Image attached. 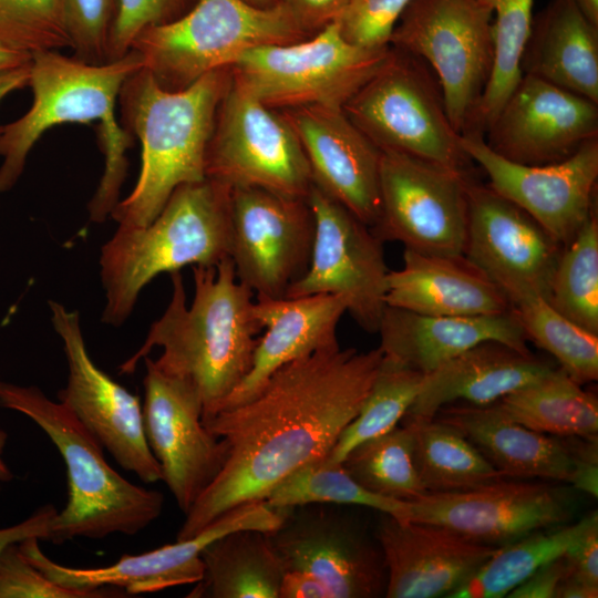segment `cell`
I'll return each instance as SVG.
<instances>
[{
	"mask_svg": "<svg viewBox=\"0 0 598 598\" xmlns=\"http://www.w3.org/2000/svg\"><path fill=\"white\" fill-rule=\"evenodd\" d=\"M382 358L379 347L315 352L278 369L251 399L204 421L224 443L225 462L185 514L176 540L239 505L264 501L287 477L326 457L360 411Z\"/></svg>",
	"mask_w": 598,
	"mask_h": 598,
	"instance_id": "cell-1",
	"label": "cell"
},
{
	"mask_svg": "<svg viewBox=\"0 0 598 598\" xmlns=\"http://www.w3.org/2000/svg\"><path fill=\"white\" fill-rule=\"evenodd\" d=\"M169 275L172 296L165 311L118 373H133L140 360L162 348L154 363L196 388L204 422L224 406L249 372L262 328L254 315V293L237 279L230 258L216 266H193L190 306L181 272Z\"/></svg>",
	"mask_w": 598,
	"mask_h": 598,
	"instance_id": "cell-2",
	"label": "cell"
},
{
	"mask_svg": "<svg viewBox=\"0 0 598 598\" xmlns=\"http://www.w3.org/2000/svg\"><path fill=\"white\" fill-rule=\"evenodd\" d=\"M142 68L143 60L133 49L100 65L59 51L33 54L28 83L33 93L32 105L20 118L0 125V194L16 185L30 151L44 132L64 123L99 121L105 165L89 203V214L92 221H104L120 202L128 166L125 152L133 141L117 122L115 109L122 85Z\"/></svg>",
	"mask_w": 598,
	"mask_h": 598,
	"instance_id": "cell-3",
	"label": "cell"
},
{
	"mask_svg": "<svg viewBox=\"0 0 598 598\" xmlns=\"http://www.w3.org/2000/svg\"><path fill=\"white\" fill-rule=\"evenodd\" d=\"M230 83V68L179 91L162 89L144 68L127 78L117 102L123 127L141 142L142 166L131 194L110 215L118 226H147L177 187L206 178L208 143Z\"/></svg>",
	"mask_w": 598,
	"mask_h": 598,
	"instance_id": "cell-4",
	"label": "cell"
},
{
	"mask_svg": "<svg viewBox=\"0 0 598 598\" xmlns=\"http://www.w3.org/2000/svg\"><path fill=\"white\" fill-rule=\"evenodd\" d=\"M230 194L231 188L209 178L184 184L147 226L117 227L100 256L104 323L121 326L158 275L230 258Z\"/></svg>",
	"mask_w": 598,
	"mask_h": 598,
	"instance_id": "cell-5",
	"label": "cell"
},
{
	"mask_svg": "<svg viewBox=\"0 0 598 598\" xmlns=\"http://www.w3.org/2000/svg\"><path fill=\"white\" fill-rule=\"evenodd\" d=\"M0 405L31 419L65 464L68 501L55 515L49 542L135 535L158 518L163 494L133 484L111 467L100 442L60 401L37 386L0 382Z\"/></svg>",
	"mask_w": 598,
	"mask_h": 598,
	"instance_id": "cell-6",
	"label": "cell"
},
{
	"mask_svg": "<svg viewBox=\"0 0 598 598\" xmlns=\"http://www.w3.org/2000/svg\"><path fill=\"white\" fill-rule=\"evenodd\" d=\"M312 35L283 1L259 8L244 0H197L176 20L144 29L131 49L162 89L179 91L208 72L230 68L250 49Z\"/></svg>",
	"mask_w": 598,
	"mask_h": 598,
	"instance_id": "cell-7",
	"label": "cell"
},
{
	"mask_svg": "<svg viewBox=\"0 0 598 598\" xmlns=\"http://www.w3.org/2000/svg\"><path fill=\"white\" fill-rule=\"evenodd\" d=\"M342 110L382 152L470 172L473 162L451 124L440 83L414 55L390 47L382 65Z\"/></svg>",
	"mask_w": 598,
	"mask_h": 598,
	"instance_id": "cell-8",
	"label": "cell"
},
{
	"mask_svg": "<svg viewBox=\"0 0 598 598\" xmlns=\"http://www.w3.org/2000/svg\"><path fill=\"white\" fill-rule=\"evenodd\" d=\"M389 51L350 43L333 21L303 41L250 49L230 70L233 80L268 107L343 109Z\"/></svg>",
	"mask_w": 598,
	"mask_h": 598,
	"instance_id": "cell-9",
	"label": "cell"
},
{
	"mask_svg": "<svg viewBox=\"0 0 598 598\" xmlns=\"http://www.w3.org/2000/svg\"><path fill=\"white\" fill-rule=\"evenodd\" d=\"M389 47L430 66L452 126L465 134L493 69L491 10L477 0H412L398 20Z\"/></svg>",
	"mask_w": 598,
	"mask_h": 598,
	"instance_id": "cell-10",
	"label": "cell"
},
{
	"mask_svg": "<svg viewBox=\"0 0 598 598\" xmlns=\"http://www.w3.org/2000/svg\"><path fill=\"white\" fill-rule=\"evenodd\" d=\"M206 178L229 188L258 187L307 198L310 166L295 130L281 111L231 83L215 118L206 152Z\"/></svg>",
	"mask_w": 598,
	"mask_h": 598,
	"instance_id": "cell-11",
	"label": "cell"
},
{
	"mask_svg": "<svg viewBox=\"0 0 598 598\" xmlns=\"http://www.w3.org/2000/svg\"><path fill=\"white\" fill-rule=\"evenodd\" d=\"M471 172L384 151L380 163V216L373 233L424 255L463 257Z\"/></svg>",
	"mask_w": 598,
	"mask_h": 598,
	"instance_id": "cell-12",
	"label": "cell"
},
{
	"mask_svg": "<svg viewBox=\"0 0 598 598\" xmlns=\"http://www.w3.org/2000/svg\"><path fill=\"white\" fill-rule=\"evenodd\" d=\"M315 238L307 271L286 297L341 296L347 312L367 332L377 333L385 303L389 269L383 241L348 208L312 184L307 196Z\"/></svg>",
	"mask_w": 598,
	"mask_h": 598,
	"instance_id": "cell-13",
	"label": "cell"
},
{
	"mask_svg": "<svg viewBox=\"0 0 598 598\" xmlns=\"http://www.w3.org/2000/svg\"><path fill=\"white\" fill-rule=\"evenodd\" d=\"M230 212V259L237 279L256 298L286 297L311 258L315 218L308 199L236 187Z\"/></svg>",
	"mask_w": 598,
	"mask_h": 598,
	"instance_id": "cell-14",
	"label": "cell"
},
{
	"mask_svg": "<svg viewBox=\"0 0 598 598\" xmlns=\"http://www.w3.org/2000/svg\"><path fill=\"white\" fill-rule=\"evenodd\" d=\"M286 508H275L265 501L246 503L225 513L190 538L176 540L138 555H123L109 566L79 568L55 563L40 548V539L18 544L23 556L52 581L72 589L115 587L127 595L156 592L171 587L194 585L204 574L203 549L217 538L241 529L265 533L283 520Z\"/></svg>",
	"mask_w": 598,
	"mask_h": 598,
	"instance_id": "cell-15",
	"label": "cell"
},
{
	"mask_svg": "<svg viewBox=\"0 0 598 598\" xmlns=\"http://www.w3.org/2000/svg\"><path fill=\"white\" fill-rule=\"evenodd\" d=\"M267 535L283 571L317 578L332 598L385 595L386 569L380 546L328 503L287 508L282 523Z\"/></svg>",
	"mask_w": 598,
	"mask_h": 598,
	"instance_id": "cell-16",
	"label": "cell"
},
{
	"mask_svg": "<svg viewBox=\"0 0 598 598\" xmlns=\"http://www.w3.org/2000/svg\"><path fill=\"white\" fill-rule=\"evenodd\" d=\"M49 307L69 365L66 386L59 392L60 402L124 470L144 483L162 481L161 466L145 435L138 396L93 362L83 339L79 313L51 300Z\"/></svg>",
	"mask_w": 598,
	"mask_h": 598,
	"instance_id": "cell-17",
	"label": "cell"
},
{
	"mask_svg": "<svg viewBox=\"0 0 598 598\" xmlns=\"http://www.w3.org/2000/svg\"><path fill=\"white\" fill-rule=\"evenodd\" d=\"M144 429L147 443L179 509L186 514L220 472L225 445L203 422V402L187 380L145 357Z\"/></svg>",
	"mask_w": 598,
	"mask_h": 598,
	"instance_id": "cell-18",
	"label": "cell"
},
{
	"mask_svg": "<svg viewBox=\"0 0 598 598\" xmlns=\"http://www.w3.org/2000/svg\"><path fill=\"white\" fill-rule=\"evenodd\" d=\"M575 501L548 483L501 481L410 501L408 520L447 528L478 544L502 547L533 532L566 524Z\"/></svg>",
	"mask_w": 598,
	"mask_h": 598,
	"instance_id": "cell-19",
	"label": "cell"
},
{
	"mask_svg": "<svg viewBox=\"0 0 598 598\" xmlns=\"http://www.w3.org/2000/svg\"><path fill=\"white\" fill-rule=\"evenodd\" d=\"M460 144L486 173L489 187L525 210L563 247L597 208L598 137L547 165L511 162L493 152L483 136L461 135Z\"/></svg>",
	"mask_w": 598,
	"mask_h": 598,
	"instance_id": "cell-20",
	"label": "cell"
},
{
	"mask_svg": "<svg viewBox=\"0 0 598 598\" xmlns=\"http://www.w3.org/2000/svg\"><path fill=\"white\" fill-rule=\"evenodd\" d=\"M467 209L463 257L502 291L529 289L548 301L564 247L525 210L474 178Z\"/></svg>",
	"mask_w": 598,
	"mask_h": 598,
	"instance_id": "cell-21",
	"label": "cell"
},
{
	"mask_svg": "<svg viewBox=\"0 0 598 598\" xmlns=\"http://www.w3.org/2000/svg\"><path fill=\"white\" fill-rule=\"evenodd\" d=\"M598 137V103L537 76L523 74L483 138L499 156L522 165L564 161Z\"/></svg>",
	"mask_w": 598,
	"mask_h": 598,
	"instance_id": "cell-22",
	"label": "cell"
},
{
	"mask_svg": "<svg viewBox=\"0 0 598 598\" xmlns=\"http://www.w3.org/2000/svg\"><path fill=\"white\" fill-rule=\"evenodd\" d=\"M281 112L300 140L313 185L372 229L380 216L382 151L342 109L312 105Z\"/></svg>",
	"mask_w": 598,
	"mask_h": 598,
	"instance_id": "cell-23",
	"label": "cell"
},
{
	"mask_svg": "<svg viewBox=\"0 0 598 598\" xmlns=\"http://www.w3.org/2000/svg\"><path fill=\"white\" fill-rule=\"evenodd\" d=\"M375 537L386 569L388 598L450 597L498 548L441 526L386 514Z\"/></svg>",
	"mask_w": 598,
	"mask_h": 598,
	"instance_id": "cell-24",
	"label": "cell"
},
{
	"mask_svg": "<svg viewBox=\"0 0 598 598\" xmlns=\"http://www.w3.org/2000/svg\"><path fill=\"white\" fill-rule=\"evenodd\" d=\"M346 312L347 302L338 295L256 298L254 315L265 333L258 338L249 372L221 409L251 399L287 363L340 347L337 329Z\"/></svg>",
	"mask_w": 598,
	"mask_h": 598,
	"instance_id": "cell-25",
	"label": "cell"
},
{
	"mask_svg": "<svg viewBox=\"0 0 598 598\" xmlns=\"http://www.w3.org/2000/svg\"><path fill=\"white\" fill-rule=\"evenodd\" d=\"M385 359L426 374L485 341L529 352L512 311L480 316H429L386 306L378 332Z\"/></svg>",
	"mask_w": 598,
	"mask_h": 598,
	"instance_id": "cell-26",
	"label": "cell"
},
{
	"mask_svg": "<svg viewBox=\"0 0 598 598\" xmlns=\"http://www.w3.org/2000/svg\"><path fill=\"white\" fill-rule=\"evenodd\" d=\"M554 369L530 352L485 341L424 374L420 392L403 419L432 420L442 408L458 400L473 405L492 404Z\"/></svg>",
	"mask_w": 598,
	"mask_h": 598,
	"instance_id": "cell-27",
	"label": "cell"
},
{
	"mask_svg": "<svg viewBox=\"0 0 598 598\" xmlns=\"http://www.w3.org/2000/svg\"><path fill=\"white\" fill-rule=\"evenodd\" d=\"M386 306L429 316H480L511 310L501 290L464 257L404 248L403 266L386 277Z\"/></svg>",
	"mask_w": 598,
	"mask_h": 598,
	"instance_id": "cell-28",
	"label": "cell"
},
{
	"mask_svg": "<svg viewBox=\"0 0 598 598\" xmlns=\"http://www.w3.org/2000/svg\"><path fill=\"white\" fill-rule=\"evenodd\" d=\"M434 419L458 430L505 477L570 480L574 458L566 437H551L514 422L497 402L444 406Z\"/></svg>",
	"mask_w": 598,
	"mask_h": 598,
	"instance_id": "cell-29",
	"label": "cell"
},
{
	"mask_svg": "<svg viewBox=\"0 0 598 598\" xmlns=\"http://www.w3.org/2000/svg\"><path fill=\"white\" fill-rule=\"evenodd\" d=\"M520 70L598 103V25L573 0H551L533 19Z\"/></svg>",
	"mask_w": 598,
	"mask_h": 598,
	"instance_id": "cell-30",
	"label": "cell"
},
{
	"mask_svg": "<svg viewBox=\"0 0 598 598\" xmlns=\"http://www.w3.org/2000/svg\"><path fill=\"white\" fill-rule=\"evenodd\" d=\"M204 574L188 598H278L283 568L267 533L226 534L202 551Z\"/></svg>",
	"mask_w": 598,
	"mask_h": 598,
	"instance_id": "cell-31",
	"label": "cell"
},
{
	"mask_svg": "<svg viewBox=\"0 0 598 598\" xmlns=\"http://www.w3.org/2000/svg\"><path fill=\"white\" fill-rule=\"evenodd\" d=\"M497 404L511 420L536 432L558 437H597L596 395L561 369L503 396Z\"/></svg>",
	"mask_w": 598,
	"mask_h": 598,
	"instance_id": "cell-32",
	"label": "cell"
},
{
	"mask_svg": "<svg viewBox=\"0 0 598 598\" xmlns=\"http://www.w3.org/2000/svg\"><path fill=\"white\" fill-rule=\"evenodd\" d=\"M413 436V454L426 493L462 492L503 478L458 430L432 420L403 419Z\"/></svg>",
	"mask_w": 598,
	"mask_h": 598,
	"instance_id": "cell-33",
	"label": "cell"
},
{
	"mask_svg": "<svg viewBox=\"0 0 598 598\" xmlns=\"http://www.w3.org/2000/svg\"><path fill=\"white\" fill-rule=\"evenodd\" d=\"M595 516L596 511L577 523L539 529L498 547L448 598L506 597L539 567L561 557Z\"/></svg>",
	"mask_w": 598,
	"mask_h": 598,
	"instance_id": "cell-34",
	"label": "cell"
},
{
	"mask_svg": "<svg viewBox=\"0 0 598 598\" xmlns=\"http://www.w3.org/2000/svg\"><path fill=\"white\" fill-rule=\"evenodd\" d=\"M504 295L527 339L555 357L574 381L585 384L598 379V334L568 320L533 290L516 288Z\"/></svg>",
	"mask_w": 598,
	"mask_h": 598,
	"instance_id": "cell-35",
	"label": "cell"
},
{
	"mask_svg": "<svg viewBox=\"0 0 598 598\" xmlns=\"http://www.w3.org/2000/svg\"><path fill=\"white\" fill-rule=\"evenodd\" d=\"M477 1L494 17V62L487 85L463 135L483 136L523 75L520 59L534 19V0Z\"/></svg>",
	"mask_w": 598,
	"mask_h": 598,
	"instance_id": "cell-36",
	"label": "cell"
},
{
	"mask_svg": "<svg viewBox=\"0 0 598 598\" xmlns=\"http://www.w3.org/2000/svg\"><path fill=\"white\" fill-rule=\"evenodd\" d=\"M423 377V373L383 357L360 411L342 431L324 461L340 464L359 444L398 426L419 394Z\"/></svg>",
	"mask_w": 598,
	"mask_h": 598,
	"instance_id": "cell-37",
	"label": "cell"
},
{
	"mask_svg": "<svg viewBox=\"0 0 598 598\" xmlns=\"http://www.w3.org/2000/svg\"><path fill=\"white\" fill-rule=\"evenodd\" d=\"M346 472L367 489L401 501L426 494L413 454V436L405 424L368 440L344 457Z\"/></svg>",
	"mask_w": 598,
	"mask_h": 598,
	"instance_id": "cell-38",
	"label": "cell"
},
{
	"mask_svg": "<svg viewBox=\"0 0 598 598\" xmlns=\"http://www.w3.org/2000/svg\"><path fill=\"white\" fill-rule=\"evenodd\" d=\"M275 508L310 503L359 505L399 519H408L410 501L385 497L355 482L340 464L324 457L313 462L278 484L264 499Z\"/></svg>",
	"mask_w": 598,
	"mask_h": 598,
	"instance_id": "cell-39",
	"label": "cell"
},
{
	"mask_svg": "<svg viewBox=\"0 0 598 598\" xmlns=\"http://www.w3.org/2000/svg\"><path fill=\"white\" fill-rule=\"evenodd\" d=\"M548 302L578 327L598 334L597 208L576 237L563 248Z\"/></svg>",
	"mask_w": 598,
	"mask_h": 598,
	"instance_id": "cell-40",
	"label": "cell"
},
{
	"mask_svg": "<svg viewBox=\"0 0 598 598\" xmlns=\"http://www.w3.org/2000/svg\"><path fill=\"white\" fill-rule=\"evenodd\" d=\"M0 48L31 56L71 48L61 0H0Z\"/></svg>",
	"mask_w": 598,
	"mask_h": 598,
	"instance_id": "cell-41",
	"label": "cell"
},
{
	"mask_svg": "<svg viewBox=\"0 0 598 598\" xmlns=\"http://www.w3.org/2000/svg\"><path fill=\"white\" fill-rule=\"evenodd\" d=\"M61 3L73 56L95 65L110 62L118 0H61Z\"/></svg>",
	"mask_w": 598,
	"mask_h": 598,
	"instance_id": "cell-42",
	"label": "cell"
},
{
	"mask_svg": "<svg viewBox=\"0 0 598 598\" xmlns=\"http://www.w3.org/2000/svg\"><path fill=\"white\" fill-rule=\"evenodd\" d=\"M121 588L72 589L49 579L20 551L18 543L0 554V598H104L126 597Z\"/></svg>",
	"mask_w": 598,
	"mask_h": 598,
	"instance_id": "cell-43",
	"label": "cell"
},
{
	"mask_svg": "<svg viewBox=\"0 0 598 598\" xmlns=\"http://www.w3.org/2000/svg\"><path fill=\"white\" fill-rule=\"evenodd\" d=\"M412 0H349L336 20L350 43L367 49L389 47L393 29Z\"/></svg>",
	"mask_w": 598,
	"mask_h": 598,
	"instance_id": "cell-44",
	"label": "cell"
},
{
	"mask_svg": "<svg viewBox=\"0 0 598 598\" xmlns=\"http://www.w3.org/2000/svg\"><path fill=\"white\" fill-rule=\"evenodd\" d=\"M197 0H118L109 61L125 55L144 29L165 24L186 13Z\"/></svg>",
	"mask_w": 598,
	"mask_h": 598,
	"instance_id": "cell-45",
	"label": "cell"
},
{
	"mask_svg": "<svg viewBox=\"0 0 598 598\" xmlns=\"http://www.w3.org/2000/svg\"><path fill=\"white\" fill-rule=\"evenodd\" d=\"M574 458L569 484L578 492L592 497L598 495V443L597 437L567 436Z\"/></svg>",
	"mask_w": 598,
	"mask_h": 598,
	"instance_id": "cell-46",
	"label": "cell"
},
{
	"mask_svg": "<svg viewBox=\"0 0 598 598\" xmlns=\"http://www.w3.org/2000/svg\"><path fill=\"white\" fill-rule=\"evenodd\" d=\"M563 557L571 574L598 585V515L571 542Z\"/></svg>",
	"mask_w": 598,
	"mask_h": 598,
	"instance_id": "cell-47",
	"label": "cell"
},
{
	"mask_svg": "<svg viewBox=\"0 0 598 598\" xmlns=\"http://www.w3.org/2000/svg\"><path fill=\"white\" fill-rule=\"evenodd\" d=\"M568 571L569 566L561 556L539 567L506 597L555 598L556 591Z\"/></svg>",
	"mask_w": 598,
	"mask_h": 598,
	"instance_id": "cell-48",
	"label": "cell"
},
{
	"mask_svg": "<svg viewBox=\"0 0 598 598\" xmlns=\"http://www.w3.org/2000/svg\"><path fill=\"white\" fill-rule=\"evenodd\" d=\"M292 11L300 24L316 34L336 21L349 0H281Z\"/></svg>",
	"mask_w": 598,
	"mask_h": 598,
	"instance_id": "cell-49",
	"label": "cell"
},
{
	"mask_svg": "<svg viewBox=\"0 0 598 598\" xmlns=\"http://www.w3.org/2000/svg\"><path fill=\"white\" fill-rule=\"evenodd\" d=\"M58 511L51 504L44 505L27 519L6 528H0V554L11 544L37 537L50 540L52 524Z\"/></svg>",
	"mask_w": 598,
	"mask_h": 598,
	"instance_id": "cell-50",
	"label": "cell"
},
{
	"mask_svg": "<svg viewBox=\"0 0 598 598\" xmlns=\"http://www.w3.org/2000/svg\"><path fill=\"white\" fill-rule=\"evenodd\" d=\"M278 598H332L329 589L317 578L300 571H285Z\"/></svg>",
	"mask_w": 598,
	"mask_h": 598,
	"instance_id": "cell-51",
	"label": "cell"
},
{
	"mask_svg": "<svg viewBox=\"0 0 598 598\" xmlns=\"http://www.w3.org/2000/svg\"><path fill=\"white\" fill-rule=\"evenodd\" d=\"M598 585L590 584L570 573L561 580L555 598H596Z\"/></svg>",
	"mask_w": 598,
	"mask_h": 598,
	"instance_id": "cell-52",
	"label": "cell"
},
{
	"mask_svg": "<svg viewBox=\"0 0 598 598\" xmlns=\"http://www.w3.org/2000/svg\"><path fill=\"white\" fill-rule=\"evenodd\" d=\"M30 63L14 69L0 71V102L13 91L28 85Z\"/></svg>",
	"mask_w": 598,
	"mask_h": 598,
	"instance_id": "cell-53",
	"label": "cell"
},
{
	"mask_svg": "<svg viewBox=\"0 0 598 598\" xmlns=\"http://www.w3.org/2000/svg\"><path fill=\"white\" fill-rule=\"evenodd\" d=\"M32 56L25 53L0 48V71L14 69L31 62Z\"/></svg>",
	"mask_w": 598,
	"mask_h": 598,
	"instance_id": "cell-54",
	"label": "cell"
},
{
	"mask_svg": "<svg viewBox=\"0 0 598 598\" xmlns=\"http://www.w3.org/2000/svg\"><path fill=\"white\" fill-rule=\"evenodd\" d=\"M584 16L598 25V0H573Z\"/></svg>",
	"mask_w": 598,
	"mask_h": 598,
	"instance_id": "cell-55",
	"label": "cell"
},
{
	"mask_svg": "<svg viewBox=\"0 0 598 598\" xmlns=\"http://www.w3.org/2000/svg\"><path fill=\"white\" fill-rule=\"evenodd\" d=\"M7 442V433L3 431H0V481L8 482L12 480L13 475L7 465L2 454L3 448Z\"/></svg>",
	"mask_w": 598,
	"mask_h": 598,
	"instance_id": "cell-56",
	"label": "cell"
},
{
	"mask_svg": "<svg viewBox=\"0 0 598 598\" xmlns=\"http://www.w3.org/2000/svg\"><path fill=\"white\" fill-rule=\"evenodd\" d=\"M244 1L255 7L269 8V7L276 6L281 0H244Z\"/></svg>",
	"mask_w": 598,
	"mask_h": 598,
	"instance_id": "cell-57",
	"label": "cell"
}]
</instances>
